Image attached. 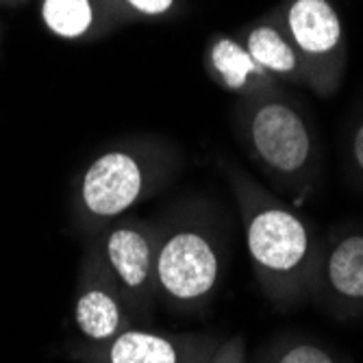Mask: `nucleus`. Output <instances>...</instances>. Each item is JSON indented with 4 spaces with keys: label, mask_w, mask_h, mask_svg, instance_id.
<instances>
[{
    "label": "nucleus",
    "mask_w": 363,
    "mask_h": 363,
    "mask_svg": "<svg viewBox=\"0 0 363 363\" xmlns=\"http://www.w3.org/2000/svg\"><path fill=\"white\" fill-rule=\"evenodd\" d=\"M222 174L240 209L246 250L255 281L279 311H291L313 298L322 238L311 222L263 187L233 161H222Z\"/></svg>",
    "instance_id": "nucleus-1"
},
{
    "label": "nucleus",
    "mask_w": 363,
    "mask_h": 363,
    "mask_svg": "<svg viewBox=\"0 0 363 363\" xmlns=\"http://www.w3.org/2000/svg\"><path fill=\"white\" fill-rule=\"evenodd\" d=\"M235 133L248 159L294 207L318 191L322 148L309 111L285 89L242 98L233 109Z\"/></svg>",
    "instance_id": "nucleus-2"
},
{
    "label": "nucleus",
    "mask_w": 363,
    "mask_h": 363,
    "mask_svg": "<svg viewBox=\"0 0 363 363\" xmlns=\"http://www.w3.org/2000/svg\"><path fill=\"white\" fill-rule=\"evenodd\" d=\"M157 301L179 313H205L224 279L220 216L207 201L187 198L157 220Z\"/></svg>",
    "instance_id": "nucleus-3"
},
{
    "label": "nucleus",
    "mask_w": 363,
    "mask_h": 363,
    "mask_svg": "<svg viewBox=\"0 0 363 363\" xmlns=\"http://www.w3.org/2000/svg\"><path fill=\"white\" fill-rule=\"evenodd\" d=\"M183 168V152L161 135H128L98 152L77 181V207L87 226L105 228L166 189Z\"/></svg>",
    "instance_id": "nucleus-4"
},
{
    "label": "nucleus",
    "mask_w": 363,
    "mask_h": 363,
    "mask_svg": "<svg viewBox=\"0 0 363 363\" xmlns=\"http://www.w3.org/2000/svg\"><path fill=\"white\" fill-rule=\"evenodd\" d=\"M274 11L305 65L307 89L320 98L335 96L348 68V42L337 5L333 0H281Z\"/></svg>",
    "instance_id": "nucleus-5"
},
{
    "label": "nucleus",
    "mask_w": 363,
    "mask_h": 363,
    "mask_svg": "<svg viewBox=\"0 0 363 363\" xmlns=\"http://www.w3.org/2000/svg\"><path fill=\"white\" fill-rule=\"evenodd\" d=\"M157 220L122 216L103 228L96 246L133 315L157 303Z\"/></svg>",
    "instance_id": "nucleus-6"
},
{
    "label": "nucleus",
    "mask_w": 363,
    "mask_h": 363,
    "mask_svg": "<svg viewBox=\"0 0 363 363\" xmlns=\"http://www.w3.org/2000/svg\"><path fill=\"white\" fill-rule=\"evenodd\" d=\"M311 301L337 320L363 318V226L342 224L322 238Z\"/></svg>",
    "instance_id": "nucleus-7"
},
{
    "label": "nucleus",
    "mask_w": 363,
    "mask_h": 363,
    "mask_svg": "<svg viewBox=\"0 0 363 363\" xmlns=\"http://www.w3.org/2000/svg\"><path fill=\"white\" fill-rule=\"evenodd\" d=\"M213 333H170L128 326L105 344H85L83 363H207L220 344Z\"/></svg>",
    "instance_id": "nucleus-8"
},
{
    "label": "nucleus",
    "mask_w": 363,
    "mask_h": 363,
    "mask_svg": "<svg viewBox=\"0 0 363 363\" xmlns=\"http://www.w3.org/2000/svg\"><path fill=\"white\" fill-rule=\"evenodd\" d=\"M79 287L74 324L87 344H105L118 333L126 331L128 326H133L135 315L124 303L98 246H94L87 255Z\"/></svg>",
    "instance_id": "nucleus-9"
},
{
    "label": "nucleus",
    "mask_w": 363,
    "mask_h": 363,
    "mask_svg": "<svg viewBox=\"0 0 363 363\" xmlns=\"http://www.w3.org/2000/svg\"><path fill=\"white\" fill-rule=\"evenodd\" d=\"M203 68L211 83L233 94L238 101L283 89V85L250 57L233 33H211L203 48Z\"/></svg>",
    "instance_id": "nucleus-10"
},
{
    "label": "nucleus",
    "mask_w": 363,
    "mask_h": 363,
    "mask_svg": "<svg viewBox=\"0 0 363 363\" xmlns=\"http://www.w3.org/2000/svg\"><path fill=\"white\" fill-rule=\"evenodd\" d=\"M233 35L246 46L250 57L281 85L307 87L305 65L291 46L287 33L281 26V20L274 11H266L255 20L238 26Z\"/></svg>",
    "instance_id": "nucleus-11"
},
{
    "label": "nucleus",
    "mask_w": 363,
    "mask_h": 363,
    "mask_svg": "<svg viewBox=\"0 0 363 363\" xmlns=\"http://www.w3.org/2000/svg\"><path fill=\"white\" fill-rule=\"evenodd\" d=\"M40 18L63 42H96L124 26L107 0H40Z\"/></svg>",
    "instance_id": "nucleus-12"
},
{
    "label": "nucleus",
    "mask_w": 363,
    "mask_h": 363,
    "mask_svg": "<svg viewBox=\"0 0 363 363\" xmlns=\"http://www.w3.org/2000/svg\"><path fill=\"white\" fill-rule=\"evenodd\" d=\"M252 363H348L344 354L309 335H281L261 348Z\"/></svg>",
    "instance_id": "nucleus-13"
},
{
    "label": "nucleus",
    "mask_w": 363,
    "mask_h": 363,
    "mask_svg": "<svg viewBox=\"0 0 363 363\" xmlns=\"http://www.w3.org/2000/svg\"><path fill=\"white\" fill-rule=\"evenodd\" d=\"M120 22H170L185 13V0H107Z\"/></svg>",
    "instance_id": "nucleus-14"
},
{
    "label": "nucleus",
    "mask_w": 363,
    "mask_h": 363,
    "mask_svg": "<svg viewBox=\"0 0 363 363\" xmlns=\"http://www.w3.org/2000/svg\"><path fill=\"white\" fill-rule=\"evenodd\" d=\"M344 166L350 181L363 189V109L354 113L344 135Z\"/></svg>",
    "instance_id": "nucleus-15"
},
{
    "label": "nucleus",
    "mask_w": 363,
    "mask_h": 363,
    "mask_svg": "<svg viewBox=\"0 0 363 363\" xmlns=\"http://www.w3.org/2000/svg\"><path fill=\"white\" fill-rule=\"evenodd\" d=\"M207 363H246V340L242 335L222 337Z\"/></svg>",
    "instance_id": "nucleus-16"
},
{
    "label": "nucleus",
    "mask_w": 363,
    "mask_h": 363,
    "mask_svg": "<svg viewBox=\"0 0 363 363\" xmlns=\"http://www.w3.org/2000/svg\"><path fill=\"white\" fill-rule=\"evenodd\" d=\"M3 5H20V3H26V0H0Z\"/></svg>",
    "instance_id": "nucleus-17"
}]
</instances>
